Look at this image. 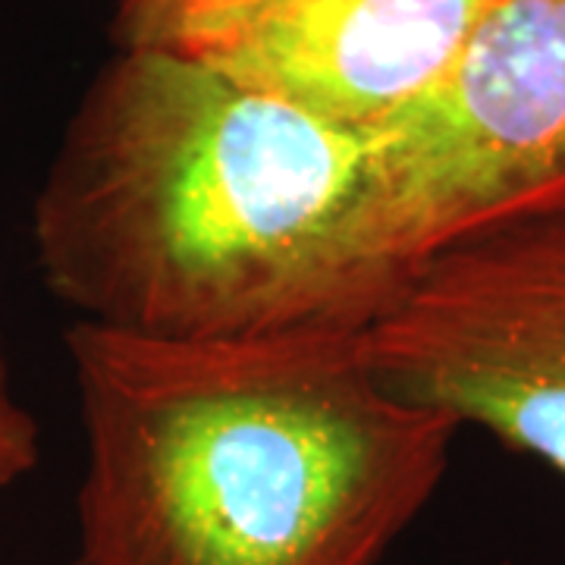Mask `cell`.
I'll return each instance as SVG.
<instances>
[{"instance_id":"cell-2","label":"cell","mask_w":565,"mask_h":565,"mask_svg":"<svg viewBox=\"0 0 565 565\" xmlns=\"http://www.w3.org/2000/svg\"><path fill=\"white\" fill-rule=\"evenodd\" d=\"M66 349L79 565H381L459 434L377 377L355 323L154 340L79 321Z\"/></svg>"},{"instance_id":"cell-4","label":"cell","mask_w":565,"mask_h":565,"mask_svg":"<svg viewBox=\"0 0 565 565\" xmlns=\"http://www.w3.org/2000/svg\"><path fill=\"white\" fill-rule=\"evenodd\" d=\"M362 343L403 399L478 424L565 478V214L408 264Z\"/></svg>"},{"instance_id":"cell-3","label":"cell","mask_w":565,"mask_h":565,"mask_svg":"<svg viewBox=\"0 0 565 565\" xmlns=\"http://www.w3.org/2000/svg\"><path fill=\"white\" fill-rule=\"evenodd\" d=\"M565 214V0H497L444 79L367 136L359 236L399 277L446 245Z\"/></svg>"},{"instance_id":"cell-9","label":"cell","mask_w":565,"mask_h":565,"mask_svg":"<svg viewBox=\"0 0 565 565\" xmlns=\"http://www.w3.org/2000/svg\"><path fill=\"white\" fill-rule=\"evenodd\" d=\"M63 565H79V563H76V559H73V563H63Z\"/></svg>"},{"instance_id":"cell-7","label":"cell","mask_w":565,"mask_h":565,"mask_svg":"<svg viewBox=\"0 0 565 565\" xmlns=\"http://www.w3.org/2000/svg\"><path fill=\"white\" fill-rule=\"evenodd\" d=\"M41 456V430L10 390H0V487L25 478Z\"/></svg>"},{"instance_id":"cell-8","label":"cell","mask_w":565,"mask_h":565,"mask_svg":"<svg viewBox=\"0 0 565 565\" xmlns=\"http://www.w3.org/2000/svg\"><path fill=\"white\" fill-rule=\"evenodd\" d=\"M0 390H7V362H3V345H0Z\"/></svg>"},{"instance_id":"cell-6","label":"cell","mask_w":565,"mask_h":565,"mask_svg":"<svg viewBox=\"0 0 565 565\" xmlns=\"http://www.w3.org/2000/svg\"><path fill=\"white\" fill-rule=\"evenodd\" d=\"M274 0H120L110 35L117 51L207 57Z\"/></svg>"},{"instance_id":"cell-1","label":"cell","mask_w":565,"mask_h":565,"mask_svg":"<svg viewBox=\"0 0 565 565\" xmlns=\"http://www.w3.org/2000/svg\"><path fill=\"white\" fill-rule=\"evenodd\" d=\"M367 136L199 57L117 51L35 195L41 277L79 321L154 340L362 327L396 277L359 236Z\"/></svg>"},{"instance_id":"cell-5","label":"cell","mask_w":565,"mask_h":565,"mask_svg":"<svg viewBox=\"0 0 565 565\" xmlns=\"http://www.w3.org/2000/svg\"><path fill=\"white\" fill-rule=\"evenodd\" d=\"M497 0H274L207 61L315 120L371 136L459 61Z\"/></svg>"}]
</instances>
